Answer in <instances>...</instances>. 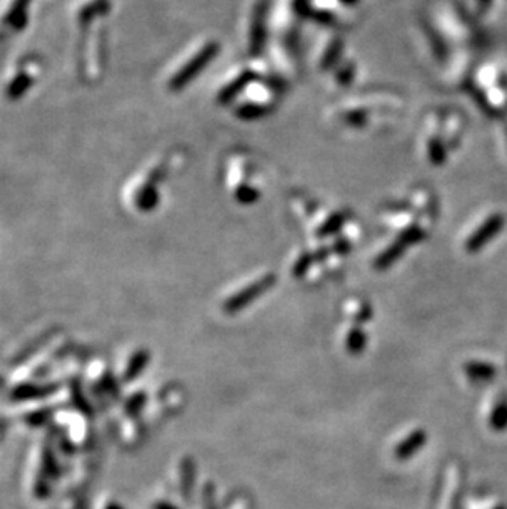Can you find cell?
<instances>
[{
    "mask_svg": "<svg viewBox=\"0 0 507 509\" xmlns=\"http://www.w3.org/2000/svg\"><path fill=\"white\" fill-rule=\"evenodd\" d=\"M273 280H276V277H273L272 274L266 275V277L257 280V282L251 284L249 287H246L244 290H241V292L232 295L231 299H227L224 305H222V309H224L226 314H236V311L246 309L247 305H251L254 300L261 297L263 292H267V290L272 287Z\"/></svg>",
    "mask_w": 507,
    "mask_h": 509,
    "instance_id": "cell-1",
    "label": "cell"
},
{
    "mask_svg": "<svg viewBox=\"0 0 507 509\" xmlns=\"http://www.w3.org/2000/svg\"><path fill=\"white\" fill-rule=\"evenodd\" d=\"M193 483H195V465L193 461L186 459V461L183 464V481H181V490H183L185 496L191 495Z\"/></svg>",
    "mask_w": 507,
    "mask_h": 509,
    "instance_id": "cell-6",
    "label": "cell"
},
{
    "mask_svg": "<svg viewBox=\"0 0 507 509\" xmlns=\"http://www.w3.org/2000/svg\"><path fill=\"white\" fill-rule=\"evenodd\" d=\"M157 509H177V508H173V506H168V505H160Z\"/></svg>",
    "mask_w": 507,
    "mask_h": 509,
    "instance_id": "cell-7",
    "label": "cell"
},
{
    "mask_svg": "<svg viewBox=\"0 0 507 509\" xmlns=\"http://www.w3.org/2000/svg\"><path fill=\"white\" fill-rule=\"evenodd\" d=\"M427 434L423 430H413V432L408 434V437L403 439L400 444L396 446V459L400 461H405L408 459H412L413 455H417L418 451L422 450V446L427 444Z\"/></svg>",
    "mask_w": 507,
    "mask_h": 509,
    "instance_id": "cell-2",
    "label": "cell"
},
{
    "mask_svg": "<svg viewBox=\"0 0 507 509\" xmlns=\"http://www.w3.org/2000/svg\"><path fill=\"white\" fill-rule=\"evenodd\" d=\"M464 373L468 374L471 381L488 382L496 376V368L484 361H469L464 365Z\"/></svg>",
    "mask_w": 507,
    "mask_h": 509,
    "instance_id": "cell-3",
    "label": "cell"
},
{
    "mask_svg": "<svg viewBox=\"0 0 507 509\" xmlns=\"http://www.w3.org/2000/svg\"><path fill=\"white\" fill-rule=\"evenodd\" d=\"M367 345V335L364 333V330L356 326L346 336V350H348L351 355H359V353L364 351V348Z\"/></svg>",
    "mask_w": 507,
    "mask_h": 509,
    "instance_id": "cell-5",
    "label": "cell"
},
{
    "mask_svg": "<svg viewBox=\"0 0 507 509\" xmlns=\"http://www.w3.org/2000/svg\"><path fill=\"white\" fill-rule=\"evenodd\" d=\"M494 509H507L506 506H498V508H494Z\"/></svg>",
    "mask_w": 507,
    "mask_h": 509,
    "instance_id": "cell-8",
    "label": "cell"
},
{
    "mask_svg": "<svg viewBox=\"0 0 507 509\" xmlns=\"http://www.w3.org/2000/svg\"><path fill=\"white\" fill-rule=\"evenodd\" d=\"M489 425L491 429L496 430V432H503L507 429V397L503 396L496 402V406L491 412L489 417Z\"/></svg>",
    "mask_w": 507,
    "mask_h": 509,
    "instance_id": "cell-4",
    "label": "cell"
}]
</instances>
